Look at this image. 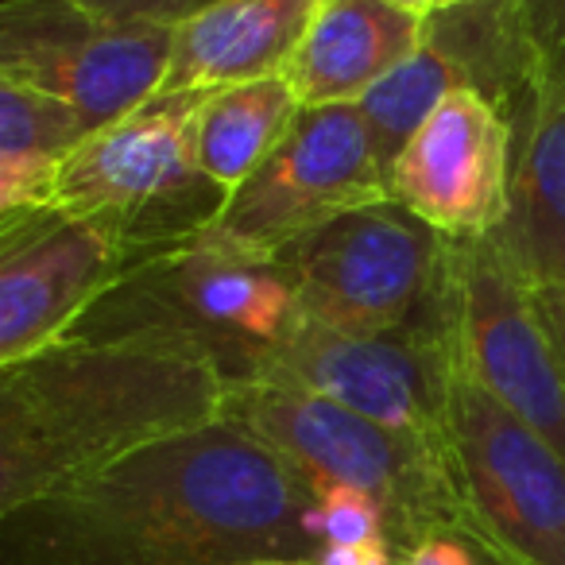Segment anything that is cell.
I'll list each match as a JSON object with an SVG mask.
<instances>
[{
	"mask_svg": "<svg viewBox=\"0 0 565 565\" xmlns=\"http://www.w3.org/2000/svg\"><path fill=\"white\" fill-rule=\"evenodd\" d=\"M454 361L500 407L565 457V364L531 282L492 236L449 241Z\"/></svg>",
	"mask_w": 565,
	"mask_h": 565,
	"instance_id": "9",
	"label": "cell"
},
{
	"mask_svg": "<svg viewBox=\"0 0 565 565\" xmlns=\"http://www.w3.org/2000/svg\"><path fill=\"white\" fill-rule=\"evenodd\" d=\"M148 256L51 202L0 217V369L71 338Z\"/></svg>",
	"mask_w": 565,
	"mask_h": 565,
	"instance_id": "12",
	"label": "cell"
},
{
	"mask_svg": "<svg viewBox=\"0 0 565 565\" xmlns=\"http://www.w3.org/2000/svg\"><path fill=\"white\" fill-rule=\"evenodd\" d=\"M225 380L171 333L63 338L0 369V519L221 415Z\"/></svg>",
	"mask_w": 565,
	"mask_h": 565,
	"instance_id": "2",
	"label": "cell"
},
{
	"mask_svg": "<svg viewBox=\"0 0 565 565\" xmlns=\"http://www.w3.org/2000/svg\"><path fill=\"white\" fill-rule=\"evenodd\" d=\"M423 35L426 20L387 0H318L282 78L302 109L356 105L384 74L415 55Z\"/></svg>",
	"mask_w": 565,
	"mask_h": 565,
	"instance_id": "14",
	"label": "cell"
},
{
	"mask_svg": "<svg viewBox=\"0 0 565 565\" xmlns=\"http://www.w3.org/2000/svg\"><path fill=\"white\" fill-rule=\"evenodd\" d=\"M315 500L287 457L217 415L0 519V565L310 562Z\"/></svg>",
	"mask_w": 565,
	"mask_h": 565,
	"instance_id": "1",
	"label": "cell"
},
{
	"mask_svg": "<svg viewBox=\"0 0 565 565\" xmlns=\"http://www.w3.org/2000/svg\"><path fill=\"white\" fill-rule=\"evenodd\" d=\"M395 565H480V557L461 534H434V539L418 542L411 554H403Z\"/></svg>",
	"mask_w": 565,
	"mask_h": 565,
	"instance_id": "24",
	"label": "cell"
},
{
	"mask_svg": "<svg viewBox=\"0 0 565 565\" xmlns=\"http://www.w3.org/2000/svg\"><path fill=\"white\" fill-rule=\"evenodd\" d=\"M205 94H156L89 132L55 163L47 202L97 221L140 256L186 244L228 198L198 163L194 120Z\"/></svg>",
	"mask_w": 565,
	"mask_h": 565,
	"instance_id": "5",
	"label": "cell"
},
{
	"mask_svg": "<svg viewBox=\"0 0 565 565\" xmlns=\"http://www.w3.org/2000/svg\"><path fill=\"white\" fill-rule=\"evenodd\" d=\"M461 4H472V0H434V12H441V9H461Z\"/></svg>",
	"mask_w": 565,
	"mask_h": 565,
	"instance_id": "28",
	"label": "cell"
},
{
	"mask_svg": "<svg viewBox=\"0 0 565 565\" xmlns=\"http://www.w3.org/2000/svg\"><path fill=\"white\" fill-rule=\"evenodd\" d=\"M454 376L449 310L441 322L395 333H338L302 322L252 384L322 395L356 415L426 441H446Z\"/></svg>",
	"mask_w": 565,
	"mask_h": 565,
	"instance_id": "11",
	"label": "cell"
},
{
	"mask_svg": "<svg viewBox=\"0 0 565 565\" xmlns=\"http://www.w3.org/2000/svg\"><path fill=\"white\" fill-rule=\"evenodd\" d=\"M310 565H395V554L387 542H369V546H322Z\"/></svg>",
	"mask_w": 565,
	"mask_h": 565,
	"instance_id": "25",
	"label": "cell"
},
{
	"mask_svg": "<svg viewBox=\"0 0 565 565\" xmlns=\"http://www.w3.org/2000/svg\"><path fill=\"white\" fill-rule=\"evenodd\" d=\"M244 565H310V562H275L271 557V562H244Z\"/></svg>",
	"mask_w": 565,
	"mask_h": 565,
	"instance_id": "29",
	"label": "cell"
},
{
	"mask_svg": "<svg viewBox=\"0 0 565 565\" xmlns=\"http://www.w3.org/2000/svg\"><path fill=\"white\" fill-rule=\"evenodd\" d=\"M71 4L113 28H179L213 0H71Z\"/></svg>",
	"mask_w": 565,
	"mask_h": 565,
	"instance_id": "22",
	"label": "cell"
},
{
	"mask_svg": "<svg viewBox=\"0 0 565 565\" xmlns=\"http://www.w3.org/2000/svg\"><path fill=\"white\" fill-rule=\"evenodd\" d=\"M302 322L307 315L279 259L190 236L136 264L74 326V338L171 333L202 349L225 384H252Z\"/></svg>",
	"mask_w": 565,
	"mask_h": 565,
	"instance_id": "3",
	"label": "cell"
},
{
	"mask_svg": "<svg viewBox=\"0 0 565 565\" xmlns=\"http://www.w3.org/2000/svg\"><path fill=\"white\" fill-rule=\"evenodd\" d=\"M174 28H113L71 0H0V82L66 105L89 132L163 89Z\"/></svg>",
	"mask_w": 565,
	"mask_h": 565,
	"instance_id": "10",
	"label": "cell"
},
{
	"mask_svg": "<svg viewBox=\"0 0 565 565\" xmlns=\"http://www.w3.org/2000/svg\"><path fill=\"white\" fill-rule=\"evenodd\" d=\"M86 140L66 105L0 82V159H63Z\"/></svg>",
	"mask_w": 565,
	"mask_h": 565,
	"instance_id": "19",
	"label": "cell"
},
{
	"mask_svg": "<svg viewBox=\"0 0 565 565\" xmlns=\"http://www.w3.org/2000/svg\"><path fill=\"white\" fill-rule=\"evenodd\" d=\"M511 148V120L477 89H454L395 159L387 198L446 241L488 236L508 213Z\"/></svg>",
	"mask_w": 565,
	"mask_h": 565,
	"instance_id": "13",
	"label": "cell"
},
{
	"mask_svg": "<svg viewBox=\"0 0 565 565\" xmlns=\"http://www.w3.org/2000/svg\"><path fill=\"white\" fill-rule=\"evenodd\" d=\"M315 9L318 0H213L174 28L171 66L159 94H205L282 74Z\"/></svg>",
	"mask_w": 565,
	"mask_h": 565,
	"instance_id": "16",
	"label": "cell"
},
{
	"mask_svg": "<svg viewBox=\"0 0 565 565\" xmlns=\"http://www.w3.org/2000/svg\"><path fill=\"white\" fill-rule=\"evenodd\" d=\"M534 295H539V307H542V315H546V326H550V333H554V345L565 364V287H542V291H534Z\"/></svg>",
	"mask_w": 565,
	"mask_h": 565,
	"instance_id": "26",
	"label": "cell"
},
{
	"mask_svg": "<svg viewBox=\"0 0 565 565\" xmlns=\"http://www.w3.org/2000/svg\"><path fill=\"white\" fill-rule=\"evenodd\" d=\"M299 109V97L282 74L210 89L194 120V148L202 171L225 194H233L271 156L275 143L295 125Z\"/></svg>",
	"mask_w": 565,
	"mask_h": 565,
	"instance_id": "17",
	"label": "cell"
},
{
	"mask_svg": "<svg viewBox=\"0 0 565 565\" xmlns=\"http://www.w3.org/2000/svg\"><path fill=\"white\" fill-rule=\"evenodd\" d=\"M446 457L480 565H565V457L454 361Z\"/></svg>",
	"mask_w": 565,
	"mask_h": 565,
	"instance_id": "7",
	"label": "cell"
},
{
	"mask_svg": "<svg viewBox=\"0 0 565 565\" xmlns=\"http://www.w3.org/2000/svg\"><path fill=\"white\" fill-rule=\"evenodd\" d=\"M387 4H395V9L411 12V17H423V20L434 12V0H387Z\"/></svg>",
	"mask_w": 565,
	"mask_h": 565,
	"instance_id": "27",
	"label": "cell"
},
{
	"mask_svg": "<svg viewBox=\"0 0 565 565\" xmlns=\"http://www.w3.org/2000/svg\"><path fill=\"white\" fill-rule=\"evenodd\" d=\"M307 322L338 333H395L449 310V241L399 202H369L310 228L275 256Z\"/></svg>",
	"mask_w": 565,
	"mask_h": 565,
	"instance_id": "6",
	"label": "cell"
},
{
	"mask_svg": "<svg viewBox=\"0 0 565 565\" xmlns=\"http://www.w3.org/2000/svg\"><path fill=\"white\" fill-rule=\"evenodd\" d=\"M384 198L387 179L361 109L315 105L299 109L271 156L225 198L221 213L198 236L228 252L275 259L310 228Z\"/></svg>",
	"mask_w": 565,
	"mask_h": 565,
	"instance_id": "8",
	"label": "cell"
},
{
	"mask_svg": "<svg viewBox=\"0 0 565 565\" xmlns=\"http://www.w3.org/2000/svg\"><path fill=\"white\" fill-rule=\"evenodd\" d=\"M488 236L534 291L565 287V82L515 125L508 213Z\"/></svg>",
	"mask_w": 565,
	"mask_h": 565,
	"instance_id": "15",
	"label": "cell"
},
{
	"mask_svg": "<svg viewBox=\"0 0 565 565\" xmlns=\"http://www.w3.org/2000/svg\"><path fill=\"white\" fill-rule=\"evenodd\" d=\"M307 526L318 546H369L387 542L384 511L372 495L356 488H318V500L307 515Z\"/></svg>",
	"mask_w": 565,
	"mask_h": 565,
	"instance_id": "20",
	"label": "cell"
},
{
	"mask_svg": "<svg viewBox=\"0 0 565 565\" xmlns=\"http://www.w3.org/2000/svg\"><path fill=\"white\" fill-rule=\"evenodd\" d=\"M454 89H477L472 86V66H469V58L454 47V40H446V35L426 20V35L415 55L395 66L392 74H384V78L356 102L384 179H392L395 159L403 156L411 136L423 128V120L430 117Z\"/></svg>",
	"mask_w": 565,
	"mask_h": 565,
	"instance_id": "18",
	"label": "cell"
},
{
	"mask_svg": "<svg viewBox=\"0 0 565 565\" xmlns=\"http://www.w3.org/2000/svg\"><path fill=\"white\" fill-rule=\"evenodd\" d=\"M221 418L256 434L318 488H356L384 511L395 562L434 539L461 534L446 441H426L356 415L322 395L279 384H225Z\"/></svg>",
	"mask_w": 565,
	"mask_h": 565,
	"instance_id": "4",
	"label": "cell"
},
{
	"mask_svg": "<svg viewBox=\"0 0 565 565\" xmlns=\"http://www.w3.org/2000/svg\"><path fill=\"white\" fill-rule=\"evenodd\" d=\"M519 28L534 63V94L565 82V0H515Z\"/></svg>",
	"mask_w": 565,
	"mask_h": 565,
	"instance_id": "21",
	"label": "cell"
},
{
	"mask_svg": "<svg viewBox=\"0 0 565 565\" xmlns=\"http://www.w3.org/2000/svg\"><path fill=\"white\" fill-rule=\"evenodd\" d=\"M55 163L58 159H0V217L47 202Z\"/></svg>",
	"mask_w": 565,
	"mask_h": 565,
	"instance_id": "23",
	"label": "cell"
}]
</instances>
